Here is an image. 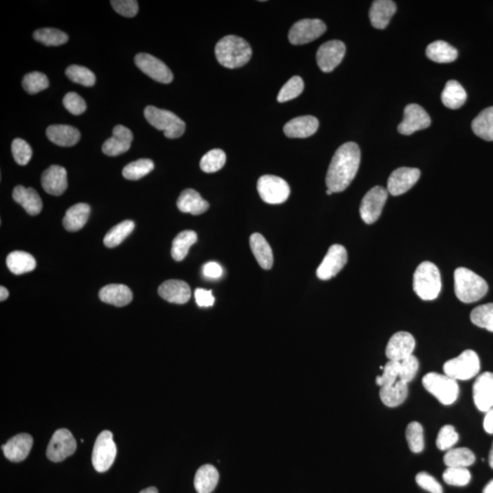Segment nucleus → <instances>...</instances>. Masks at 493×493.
Listing matches in <instances>:
<instances>
[{
  "label": "nucleus",
  "mask_w": 493,
  "mask_h": 493,
  "mask_svg": "<svg viewBox=\"0 0 493 493\" xmlns=\"http://www.w3.org/2000/svg\"><path fill=\"white\" fill-rule=\"evenodd\" d=\"M361 152L354 142L346 143L337 149L329 166L327 185L333 193L346 190L354 180L360 166Z\"/></svg>",
  "instance_id": "nucleus-1"
},
{
  "label": "nucleus",
  "mask_w": 493,
  "mask_h": 493,
  "mask_svg": "<svg viewBox=\"0 0 493 493\" xmlns=\"http://www.w3.org/2000/svg\"><path fill=\"white\" fill-rule=\"evenodd\" d=\"M216 58L222 66L228 69L239 68L246 65L251 60V46L240 37L230 35L224 37L216 45Z\"/></svg>",
  "instance_id": "nucleus-2"
},
{
  "label": "nucleus",
  "mask_w": 493,
  "mask_h": 493,
  "mask_svg": "<svg viewBox=\"0 0 493 493\" xmlns=\"http://www.w3.org/2000/svg\"><path fill=\"white\" fill-rule=\"evenodd\" d=\"M456 296L464 303H473L482 299L489 290L485 280L467 268H458L454 272Z\"/></svg>",
  "instance_id": "nucleus-3"
},
{
  "label": "nucleus",
  "mask_w": 493,
  "mask_h": 493,
  "mask_svg": "<svg viewBox=\"0 0 493 493\" xmlns=\"http://www.w3.org/2000/svg\"><path fill=\"white\" fill-rule=\"evenodd\" d=\"M414 291L420 299L433 301L440 294L442 283L440 270L430 261H424L416 268L414 274Z\"/></svg>",
  "instance_id": "nucleus-4"
},
{
  "label": "nucleus",
  "mask_w": 493,
  "mask_h": 493,
  "mask_svg": "<svg viewBox=\"0 0 493 493\" xmlns=\"http://www.w3.org/2000/svg\"><path fill=\"white\" fill-rule=\"evenodd\" d=\"M145 117L155 129L163 131L167 138L176 139L184 135L185 124L172 112L149 105L145 109Z\"/></svg>",
  "instance_id": "nucleus-5"
},
{
  "label": "nucleus",
  "mask_w": 493,
  "mask_h": 493,
  "mask_svg": "<svg viewBox=\"0 0 493 493\" xmlns=\"http://www.w3.org/2000/svg\"><path fill=\"white\" fill-rule=\"evenodd\" d=\"M423 386L434 395L441 404L449 406L458 400L459 388L458 382L446 374L428 373L422 379Z\"/></svg>",
  "instance_id": "nucleus-6"
},
{
  "label": "nucleus",
  "mask_w": 493,
  "mask_h": 493,
  "mask_svg": "<svg viewBox=\"0 0 493 493\" xmlns=\"http://www.w3.org/2000/svg\"><path fill=\"white\" fill-rule=\"evenodd\" d=\"M480 370L479 355L473 350H465L456 357L450 359L443 365V371L446 376L452 379L470 380L476 376Z\"/></svg>",
  "instance_id": "nucleus-7"
},
{
  "label": "nucleus",
  "mask_w": 493,
  "mask_h": 493,
  "mask_svg": "<svg viewBox=\"0 0 493 493\" xmlns=\"http://www.w3.org/2000/svg\"><path fill=\"white\" fill-rule=\"evenodd\" d=\"M117 445L114 441V436L109 430L100 432L94 443L93 464L98 473H105L114 464L117 456Z\"/></svg>",
  "instance_id": "nucleus-8"
},
{
  "label": "nucleus",
  "mask_w": 493,
  "mask_h": 493,
  "mask_svg": "<svg viewBox=\"0 0 493 493\" xmlns=\"http://www.w3.org/2000/svg\"><path fill=\"white\" fill-rule=\"evenodd\" d=\"M257 190L261 199L272 205L284 203L291 193L290 185L279 176H263L258 180Z\"/></svg>",
  "instance_id": "nucleus-9"
},
{
  "label": "nucleus",
  "mask_w": 493,
  "mask_h": 493,
  "mask_svg": "<svg viewBox=\"0 0 493 493\" xmlns=\"http://www.w3.org/2000/svg\"><path fill=\"white\" fill-rule=\"evenodd\" d=\"M388 197V191L380 185H376L364 195L359 209L364 223L373 224L380 218Z\"/></svg>",
  "instance_id": "nucleus-10"
},
{
  "label": "nucleus",
  "mask_w": 493,
  "mask_h": 493,
  "mask_svg": "<svg viewBox=\"0 0 493 493\" xmlns=\"http://www.w3.org/2000/svg\"><path fill=\"white\" fill-rule=\"evenodd\" d=\"M327 27L324 21L305 18L295 23L289 32V41L294 45L310 44L321 37Z\"/></svg>",
  "instance_id": "nucleus-11"
},
{
  "label": "nucleus",
  "mask_w": 493,
  "mask_h": 493,
  "mask_svg": "<svg viewBox=\"0 0 493 493\" xmlns=\"http://www.w3.org/2000/svg\"><path fill=\"white\" fill-rule=\"evenodd\" d=\"M77 449V443L72 432L66 428L58 429L48 443L47 456L53 462L63 461Z\"/></svg>",
  "instance_id": "nucleus-12"
},
{
  "label": "nucleus",
  "mask_w": 493,
  "mask_h": 493,
  "mask_svg": "<svg viewBox=\"0 0 493 493\" xmlns=\"http://www.w3.org/2000/svg\"><path fill=\"white\" fill-rule=\"evenodd\" d=\"M347 260H348V256L345 246L339 244L331 246L327 254L325 255L316 270L318 278L322 281H328L334 278L346 266Z\"/></svg>",
  "instance_id": "nucleus-13"
},
{
  "label": "nucleus",
  "mask_w": 493,
  "mask_h": 493,
  "mask_svg": "<svg viewBox=\"0 0 493 493\" xmlns=\"http://www.w3.org/2000/svg\"><path fill=\"white\" fill-rule=\"evenodd\" d=\"M136 65L145 74L161 84H169L173 81V76L169 67L162 60L153 55L147 53L137 54L135 58Z\"/></svg>",
  "instance_id": "nucleus-14"
},
{
  "label": "nucleus",
  "mask_w": 493,
  "mask_h": 493,
  "mask_svg": "<svg viewBox=\"0 0 493 493\" xmlns=\"http://www.w3.org/2000/svg\"><path fill=\"white\" fill-rule=\"evenodd\" d=\"M431 119L421 106L409 105L404 110V119L397 127L401 135L410 136L420 130H424L430 126Z\"/></svg>",
  "instance_id": "nucleus-15"
},
{
  "label": "nucleus",
  "mask_w": 493,
  "mask_h": 493,
  "mask_svg": "<svg viewBox=\"0 0 493 493\" xmlns=\"http://www.w3.org/2000/svg\"><path fill=\"white\" fill-rule=\"evenodd\" d=\"M346 45L341 41L325 42L319 48L316 60L319 68L324 72H333L343 59L346 54Z\"/></svg>",
  "instance_id": "nucleus-16"
},
{
  "label": "nucleus",
  "mask_w": 493,
  "mask_h": 493,
  "mask_svg": "<svg viewBox=\"0 0 493 493\" xmlns=\"http://www.w3.org/2000/svg\"><path fill=\"white\" fill-rule=\"evenodd\" d=\"M416 348V340L407 331H398L389 340L386 348V357L389 361L401 362L413 355Z\"/></svg>",
  "instance_id": "nucleus-17"
},
{
  "label": "nucleus",
  "mask_w": 493,
  "mask_h": 493,
  "mask_svg": "<svg viewBox=\"0 0 493 493\" xmlns=\"http://www.w3.org/2000/svg\"><path fill=\"white\" fill-rule=\"evenodd\" d=\"M420 170L411 167H400L393 171L388 181V191L392 196H400L411 190L419 181Z\"/></svg>",
  "instance_id": "nucleus-18"
},
{
  "label": "nucleus",
  "mask_w": 493,
  "mask_h": 493,
  "mask_svg": "<svg viewBox=\"0 0 493 493\" xmlns=\"http://www.w3.org/2000/svg\"><path fill=\"white\" fill-rule=\"evenodd\" d=\"M473 400L482 412L493 409V373L485 372L477 377L473 385Z\"/></svg>",
  "instance_id": "nucleus-19"
},
{
  "label": "nucleus",
  "mask_w": 493,
  "mask_h": 493,
  "mask_svg": "<svg viewBox=\"0 0 493 493\" xmlns=\"http://www.w3.org/2000/svg\"><path fill=\"white\" fill-rule=\"evenodd\" d=\"M133 136L132 131L124 126H117L112 130V136L106 140L103 152L109 157H117L129 150Z\"/></svg>",
  "instance_id": "nucleus-20"
},
{
  "label": "nucleus",
  "mask_w": 493,
  "mask_h": 493,
  "mask_svg": "<svg viewBox=\"0 0 493 493\" xmlns=\"http://www.w3.org/2000/svg\"><path fill=\"white\" fill-rule=\"evenodd\" d=\"M41 185L48 194L60 196L68 188L66 169L58 164L48 167L42 173Z\"/></svg>",
  "instance_id": "nucleus-21"
},
{
  "label": "nucleus",
  "mask_w": 493,
  "mask_h": 493,
  "mask_svg": "<svg viewBox=\"0 0 493 493\" xmlns=\"http://www.w3.org/2000/svg\"><path fill=\"white\" fill-rule=\"evenodd\" d=\"M33 446V438L29 434H18L2 446L3 452L8 461L20 462L29 454Z\"/></svg>",
  "instance_id": "nucleus-22"
},
{
  "label": "nucleus",
  "mask_w": 493,
  "mask_h": 493,
  "mask_svg": "<svg viewBox=\"0 0 493 493\" xmlns=\"http://www.w3.org/2000/svg\"><path fill=\"white\" fill-rule=\"evenodd\" d=\"M319 128L318 119L312 115L296 117L285 124L283 131L290 138H306L316 132Z\"/></svg>",
  "instance_id": "nucleus-23"
},
{
  "label": "nucleus",
  "mask_w": 493,
  "mask_h": 493,
  "mask_svg": "<svg viewBox=\"0 0 493 493\" xmlns=\"http://www.w3.org/2000/svg\"><path fill=\"white\" fill-rule=\"evenodd\" d=\"M158 294L164 300L176 304L188 303L191 297L190 285L179 280H169L163 282L158 289Z\"/></svg>",
  "instance_id": "nucleus-24"
},
{
  "label": "nucleus",
  "mask_w": 493,
  "mask_h": 493,
  "mask_svg": "<svg viewBox=\"0 0 493 493\" xmlns=\"http://www.w3.org/2000/svg\"><path fill=\"white\" fill-rule=\"evenodd\" d=\"M397 11V6L391 0H376L371 6L369 17L371 24L379 29H386L391 18Z\"/></svg>",
  "instance_id": "nucleus-25"
},
{
  "label": "nucleus",
  "mask_w": 493,
  "mask_h": 493,
  "mask_svg": "<svg viewBox=\"0 0 493 493\" xmlns=\"http://www.w3.org/2000/svg\"><path fill=\"white\" fill-rule=\"evenodd\" d=\"M176 205L181 212L190 213L195 216L203 214L209 208L208 201L202 199L199 192L191 188L182 192Z\"/></svg>",
  "instance_id": "nucleus-26"
},
{
  "label": "nucleus",
  "mask_w": 493,
  "mask_h": 493,
  "mask_svg": "<svg viewBox=\"0 0 493 493\" xmlns=\"http://www.w3.org/2000/svg\"><path fill=\"white\" fill-rule=\"evenodd\" d=\"M46 135L51 143L63 147L75 145L81 138V133L78 129L64 124L48 126Z\"/></svg>",
  "instance_id": "nucleus-27"
},
{
  "label": "nucleus",
  "mask_w": 493,
  "mask_h": 493,
  "mask_svg": "<svg viewBox=\"0 0 493 493\" xmlns=\"http://www.w3.org/2000/svg\"><path fill=\"white\" fill-rule=\"evenodd\" d=\"M13 199L18 204L23 206L27 214L37 216L41 212L42 201L41 197H39L38 192L32 188L17 185L14 188Z\"/></svg>",
  "instance_id": "nucleus-28"
},
{
  "label": "nucleus",
  "mask_w": 493,
  "mask_h": 493,
  "mask_svg": "<svg viewBox=\"0 0 493 493\" xmlns=\"http://www.w3.org/2000/svg\"><path fill=\"white\" fill-rule=\"evenodd\" d=\"M100 301L117 307L126 306L133 301V292L124 284H110L99 292Z\"/></svg>",
  "instance_id": "nucleus-29"
},
{
  "label": "nucleus",
  "mask_w": 493,
  "mask_h": 493,
  "mask_svg": "<svg viewBox=\"0 0 493 493\" xmlns=\"http://www.w3.org/2000/svg\"><path fill=\"white\" fill-rule=\"evenodd\" d=\"M91 206L88 204L79 203L67 210L63 218V226L66 230L79 231L85 226L89 219Z\"/></svg>",
  "instance_id": "nucleus-30"
},
{
  "label": "nucleus",
  "mask_w": 493,
  "mask_h": 493,
  "mask_svg": "<svg viewBox=\"0 0 493 493\" xmlns=\"http://www.w3.org/2000/svg\"><path fill=\"white\" fill-rule=\"evenodd\" d=\"M249 245L258 263L264 270L272 269L273 265L272 249L265 237L260 233H254L249 239Z\"/></svg>",
  "instance_id": "nucleus-31"
},
{
  "label": "nucleus",
  "mask_w": 493,
  "mask_h": 493,
  "mask_svg": "<svg viewBox=\"0 0 493 493\" xmlns=\"http://www.w3.org/2000/svg\"><path fill=\"white\" fill-rule=\"evenodd\" d=\"M218 480V471L214 466H201L195 476V489L197 493H211L217 487Z\"/></svg>",
  "instance_id": "nucleus-32"
},
{
  "label": "nucleus",
  "mask_w": 493,
  "mask_h": 493,
  "mask_svg": "<svg viewBox=\"0 0 493 493\" xmlns=\"http://www.w3.org/2000/svg\"><path fill=\"white\" fill-rule=\"evenodd\" d=\"M409 395L407 383L398 380L395 385L381 388L380 398L383 404L388 407H397L403 404Z\"/></svg>",
  "instance_id": "nucleus-33"
},
{
  "label": "nucleus",
  "mask_w": 493,
  "mask_h": 493,
  "mask_svg": "<svg viewBox=\"0 0 493 493\" xmlns=\"http://www.w3.org/2000/svg\"><path fill=\"white\" fill-rule=\"evenodd\" d=\"M443 105L449 109H459L466 103L467 93L462 85L456 81H449L441 94Z\"/></svg>",
  "instance_id": "nucleus-34"
},
{
  "label": "nucleus",
  "mask_w": 493,
  "mask_h": 493,
  "mask_svg": "<svg viewBox=\"0 0 493 493\" xmlns=\"http://www.w3.org/2000/svg\"><path fill=\"white\" fill-rule=\"evenodd\" d=\"M426 54L428 59L438 63H453L459 56L458 51L447 42L437 41L428 46Z\"/></svg>",
  "instance_id": "nucleus-35"
},
{
  "label": "nucleus",
  "mask_w": 493,
  "mask_h": 493,
  "mask_svg": "<svg viewBox=\"0 0 493 493\" xmlns=\"http://www.w3.org/2000/svg\"><path fill=\"white\" fill-rule=\"evenodd\" d=\"M7 266L12 273L16 275L32 272L36 268V261L33 256L25 251H13L7 257Z\"/></svg>",
  "instance_id": "nucleus-36"
},
{
  "label": "nucleus",
  "mask_w": 493,
  "mask_h": 493,
  "mask_svg": "<svg viewBox=\"0 0 493 493\" xmlns=\"http://www.w3.org/2000/svg\"><path fill=\"white\" fill-rule=\"evenodd\" d=\"M473 133L485 141H493V106L480 112L471 124Z\"/></svg>",
  "instance_id": "nucleus-37"
},
{
  "label": "nucleus",
  "mask_w": 493,
  "mask_h": 493,
  "mask_svg": "<svg viewBox=\"0 0 493 493\" xmlns=\"http://www.w3.org/2000/svg\"><path fill=\"white\" fill-rule=\"evenodd\" d=\"M197 240V233L193 230H184L179 233L172 243L171 254L173 260L176 261L184 260L191 246H193Z\"/></svg>",
  "instance_id": "nucleus-38"
},
{
  "label": "nucleus",
  "mask_w": 493,
  "mask_h": 493,
  "mask_svg": "<svg viewBox=\"0 0 493 493\" xmlns=\"http://www.w3.org/2000/svg\"><path fill=\"white\" fill-rule=\"evenodd\" d=\"M476 461L474 453L467 447H456L447 450L444 456V464L447 467L468 468Z\"/></svg>",
  "instance_id": "nucleus-39"
},
{
  "label": "nucleus",
  "mask_w": 493,
  "mask_h": 493,
  "mask_svg": "<svg viewBox=\"0 0 493 493\" xmlns=\"http://www.w3.org/2000/svg\"><path fill=\"white\" fill-rule=\"evenodd\" d=\"M135 227V222L132 221L121 222L106 234L105 239H103V243L108 248H114V246L120 245L133 232Z\"/></svg>",
  "instance_id": "nucleus-40"
},
{
  "label": "nucleus",
  "mask_w": 493,
  "mask_h": 493,
  "mask_svg": "<svg viewBox=\"0 0 493 493\" xmlns=\"http://www.w3.org/2000/svg\"><path fill=\"white\" fill-rule=\"evenodd\" d=\"M155 164L150 159H139L128 164L123 169V176L128 180H139L153 171Z\"/></svg>",
  "instance_id": "nucleus-41"
},
{
  "label": "nucleus",
  "mask_w": 493,
  "mask_h": 493,
  "mask_svg": "<svg viewBox=\"0 0 493 493\" xmlns=\"http://www.w3.org/2000/svg\"><path fill=\"white\" fill-rule=\"evenodd\" d=\"M33 38L46 46L63 45L69 39V37L65 32L57 29H51V27L36 30Z\"/></svg>",
  "instance_id": "nucleus-42"
},
{
  "label": "nucleus",
  "mask_w": 493,
  "mask_h": 493,
  "mask_svg": "<svg viewBox=\"0 0 493 493\" xmlns=\"http://www.w3.org/2000/svg\"><path fill=\"white\" fill-rule=\"evenodd\" d=\"M473 324L493 333V303L476 307L471 313Z\"/></svg>",
  "instance_id": "nucleus-43"
},
{
  "label": "nucleus",
  "mask_w": 493,
  "mask_h": 493,
  "mask_svg": "<svg viewBox=\"0 0 493 493\" xmlns=\"http://www.w3.org/2000/svg\"><path fill=\"white\" fill-rule=\"evenodd\" d=\"M226 164V154L221 149H213L208 152L200 161V169L205 173L219 171Z\"/></svg>",
  "instance_id": "nucleus-44"
},
{
  "label": "nucleus",
  "mask_w": 493,
  "mask_h": 493,
  "mask_svg": "<svg viewBox=\"0 0 493 493\" xmlns=\"http://www.w3.org/2000/svg\"><path fill=\"white\" fill-rule=\"evenodd\" d=\"M406 438L411 452L420 453L424 450V429L419 422L409 423L407 427Z\"/></svg>",
  "instance_id": "nucleus-45"
},
{
  "label": "nucleus",
  "mask_w": 493,
  "mask_h": 493,
  "mask_svg": "<svg viewBox=\"0 0 493 493\" xmlns=\"http://www.w3.org/2000/svg\"><path fill=\"white\" fill-rule=\"evenodd\" d=\"M67 77L75 84L84 85L85 87H91L96 84V78L94 73L85 67L72 65L66 70Z\"/></svg>",
  "instance_id": "nucleus-46"
},
{
  "label": "nucleus",
  "mask_w": 493,
  "mask_h": 493,
  "mask_svg": "<svg viewBox=\"0 0 493 493\" xmlns=\"http://www.w3.org/2000/svg\"><path fill=\"white\" fill-rule=\"evenodd\" d=\"M50 85L48 77L44 73L39 72H33L27 73L24 76L22 81V86L24 90L29 94H36L39 91L47 89Z\"/></svg>",
  "instance_id": "nucleus-47"
},
{
  "label": "nucleus",
  "mask_w": 493,
  "mask_h": 493,
  "mask_svg": "<svg viewBox=\"0 0 493 493\" xmlns=\"http://www.w3.org/2000/svg\"><path fill=\"white\" fill-rule=\"evenodd\" d=\"M304 89V82L300 76H294L282 88L277 97L279 103H285L288 100L297 98Z\"/></svg>",
  "instance_id": "nucleus-48"
},
{
  "label": "nucleus",
  "mask_w": 493,
  "mask_h": 493,
  "mask_svg": "<svg viewBox=\"0 0 493 493\" xmlns=\"http://www.w3.org/2000/svg\"><path fill=\"white\" fill-rule=\"evenodd\" d=\"M443 480L449 485L464 487L470 483L471 475L467 468L447 467Z\"/></svg>",
  "instance_id": "nucleus-49"
},
{
  "label": "nucleus",
  "mask_w": 493,
  "mask_h": 493,
  "mask_svg": "<svg viewBox=\"0 0 493 493\" xmlns=\"http://www.w3.org/2000/svg\"><path fill=\"white\" fill-rule=\"evenodd\" d=\"M400 362L389 361L383 368L381 376L376 377V385L386 388L395 385L400 379Z\"/></svg>",
  "instance_id": "nucleus-50"
},
{
  "label": "nucleus",
  "mask_w": 493,
  "mask_h": 493,
  "mask_svg": "<svg viewBox=\"0 0 493 493\" xmlns=\"http://www.w3.org/2000/svg\"><path fill=\"white\" fill-rule=\"evenodd\" d=\"M459 434L456 433L455 428L452 425H446L441 428L437 437V447L438 449L445 452L453 449L456 443L459 441Z\"/></svg>",
  "instance_id": "nucleus-51"
},
{
  "label": "nucleus",
  "mask_w": 493,
  "mask_h": 493,
  "mask_svg": "<svg viewBox=\"0 0 493 493\" xmlns=\"http://www.w3.org/2000/svg\"><path fill=\"white\" fill-rule=\"evenodd\" d=\"M14 159L20 166H26L32 157V149L23 139H15L11 145Z\"/></svg>",
  "instance_id": "nucleus-52"
},
{
  "label": "nucleus",
  "mask_w": 493,
  "mask_h": 493,
  "mask_svg": "<svg viewBox=\"0 0 493 493\" xmlns=\"http://www.w3.org/2000/svg\"><path fill=\"white\" fill-rule=\"evenodd\" d=\"M419 368V360L415 355L404 359L400 362V380L407 383L412 381L418 373Z\"/></svg>",
  "instance_id": "nucleus-53"
},
{
  "label": "nucleus",
  "mask_w": 493,
  "mask_h": 493,
  "mask_svg": "<svg viewBox=\"0 0 493 493\" xmlns=\"http://www.w3.org/2000/svg\"><path fill=\"white\" fill-rule=\"evenodd\" d=\"M63 105L71 114L80 115L86 111V103L78 93H68L64 96Z\"/></svg>",
  "instance_id": "nucleus-54"
},
{
  "label": "nucleus",
  "mask_w": 493,
  "mask_h": 493,
  "mask_svg": "<svg viewBox=\"0 0 493 493\" xmlns=\"http://www.w3.org/2000/svg\"><path fill=\"white\" fill-rule=\"evenodd\" d=\"M111 4L114 11L121 16L133 18L138 13V2L135 0H112Z\"/></svg>",
  "instance_id": "nucleus-55"
},
{
  "label": "nucleus",
  "mask_w": 493,
  "mask_h": 493,
  "mask_svg": "<svg viewBox=\"0 0 493 493\" xmlns=\"http://www.w3.org/2000/svg\"><path fill=\"white\" fill-rule=\"evenodd\" d=\"M416 482L423 489L430 493H443L442 486L433 476L427 473H420L416 476Z\"/></svg>",
  "instance_id": "nucleus-56"
},
{
  "label": "nucleus",
  "mask_w": 493,
  "mask_h": 493,
  "mask_svg": "<svg viewBox=\"0 0 493 493\" xmlns=\"http://www.w3.org/2000/svg\"><path fill=\"white\" fill-rule=\"evenodd\" d=\"M195 299L199 307L208 308L213 306L215 303V298L213 296L212 291L205 290V289H197L195 291Z\"/></svg>",
  "instance_id": "nucleus-57"
},
{
  "label": "nucleus",
  "mask_w": 493,
  "mask_h": 493,
  "mask_svg": "<svg viewBox=\"0 0 493 493\" xmlns=\"http://www.w3.org/2000/svg\"><path fill=\"white\" fill-rule=\"evenodd\" d=\"M203 275L205 276L206 279L218 280L223 275V269H222V267L218 263L210 261V263L204 265Z\"/></svg>",
  "instance_id": "nucleus-58"
},
{
  "label": "nucleus",
  "mask_w": 493,
  "mask_h": 493,
  "mask_svg": "<svg viewBox=\"0 0 493 493\" xmlns=\"http://www.w3.org/2000/svg\"><path fill=\"white\" fill-rule=\"evenodd\" d=\"M483 427L487 433L493 434V409L487 411L483 420Z\"/></svg>",
  "instance_id": "nucleus-59"
},
{
  "label": "nucleus",
  "mask_w": 493,
  "mask_h": 493,
  "mask_svg": "<svg viewBox=\"0 0 493 493\" xmlns=\"http://www.w3.org/2000/svg\"><path fill=\"white\" fill-rule=\"evenodd\" d=\"M8 291L5 287H0V301H4L8 299Z\"/></svg>",
  "instance_id": "nucleus-60"
},
{
  "label": "nucleus",
  "mask_w": 493,
  "mask_h": 493,
  "mask_svg": "<svg viewBox=\"0 0 493 493\" xmlns=\"http://www.w3.org/2000/svg\"><path fill=\"white\" fill-rule=\"evenodd\" d=\"M483 493H493V480H491L483 489Z\"/></svg>",
  "instance_id": "nucleus-61"
},
{
  "label": "nucleus",
  "mask_w": 493,
  "mask_h": 493,
  "mask_svg": "<svg viewBox=\"0 0 493 493\" xmlns=\"http://www.w3.org/2000/svg\"><path fill=\"white\" fill-rule=\"evenodd\" d=\"M140 493H158V491L155 487H149V488L143 489V491L140 492Z\"/></svg>",
  "instance_id": "nucleus-62"
},
{
  "label": "nucleus",
  "mask_w": 493,
  "mask_h": 493,
  "mask_svg": "<svg viewBox=\"0 0 493 493\" xmlns=\"http://www.w3.org/2000/svg\"><path fill=\"white\" fill-rule=\"evenodd\" d=\"M489 466H491V468H493V443H492L491 452H489Z\"/></svg>",
  "instance_id": "nucleus-63"
},
{
  "label": "nucleus",
  "mask_w": 493,
  "mask_h": 493,
  "mask_svg": "<svg viewBox=\"0 0 493 493\" xmlns=\"http://www.w3.org/2000/svg\"><path fill=\"white\" fill-rule=\"evenodd\" d=\"M327 194L329 195V196H330V195L333 194V192H331V190H327Z\"/></svg>",
  "instance_id": "nucleus-64"
}]
</instances>
